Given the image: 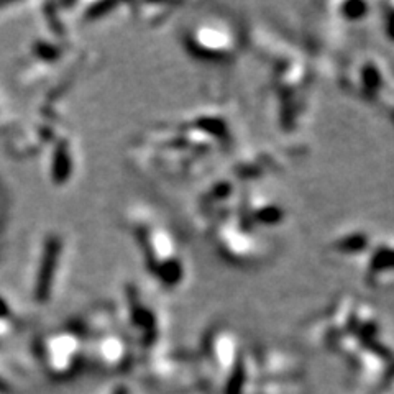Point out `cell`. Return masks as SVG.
I'll return each instance as SVG.
<instances>
[{
	"mask_svg": "<svg viewBox=\"0 0 394 394\" xmlns=\"http://www.w3.org/2000/svg\"><path fill=\"white\" fill-rule=\"evenodd\" d=\"M130 229L155 280L170 289L182 286L187 280V261L173 230L148 212L130 217Z\"/></svg>",
	"mask_w": 394,
	"mask_h": 394,
	"instance_id": "6da1fadb",
	"label": "cell"
},
{
	"mask_svg": "<svg viewBox=\"0 0 394 394\" xmlns=\"http://www.w3.org/2000/svg\"><path fill=\"white\" fill-rule=\"evenodd\" d=\"M184 43L191 55L201 60L227 61L239 51V33L227 20L206 18L191 25L184 35Z\"/></svg>",
	"mask_w": 394,
	"mask_h": 394,
	"instance_id": "7a4b0ae2",
	"label": "cell"
},
{
	"mask_svg": "<svg viewBox=\"0 0 394 394\" xmlns=\"http://www.w3.org/2000/svg\"><path fill=\"white\" fill-rule=\"evenodd\" d=\"M65 256V239L56 232L45 235L36 260L33 280H31V299L35 304H48L56 291Z\"/></svg>",
	"mask_w": 394,
	"mask_h": 394,
	"instance_id": "3957f363",
	"label": "cell"
},
{
	"mask_svg": "<svg viewBox=\"0 0 394 394\" xmlns=\"http://www.w3.org/2000/svg\"><path fill=\"white\" fill-rule=\"evenodd\" d=\"M366 283L388 285L394 281V241H381L375 246L370 263H366Z\"/></svg>",
	"mask_w": 394,
	"mask_h": 394,
	"instance_id": "277c9868",
	"label": "cell"
},
{
	"mask_svg": "<svg viewBox=\"0 0 394 394\" xmlns=\"http://www.w3.org/2000/svg\"><path fill=\"white\" fill-rule=\"evenodd\" d=\"M75 150L70 138H58L53 145L51 158L48 163V173L51 177V182L55 186H65L75 175Z\"/></svg>",
	"mask_w": 394,
	"mask_h": 394,
	"instance_id": "5b68a950",
	"label": "cell"
}]
</instances>
